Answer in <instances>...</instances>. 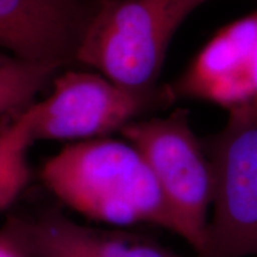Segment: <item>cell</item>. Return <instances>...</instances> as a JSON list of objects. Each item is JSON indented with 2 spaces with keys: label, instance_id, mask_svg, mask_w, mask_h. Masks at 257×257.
Here are the masks:
<instances>
[{
  "label": "cell",
  "instance_id": "obj_1",
  "mask_svg": "<svg viewBox=\"0 0 257 257\" xmlns=\"http://www.w3.org/2000/svg\"><path fill=\"white\" fill-rule=\"evenodd\" d=\"M41 181L91 220L117 227L152 224L181 237V227L150 166L127 141L67 144L42 166Z\"/></svg>",
  "mask_w": 257,
  "mask_h": 257
},
{
  "label": "cell",
  "instance_id": "obj_2",
  "mask_svg": "<svg viewBox=\"0 0 257 257\" xmlns=\"http://www.w3.org/2000/svg\"><path fill=\"white\" fill-rule=\"evenodd\" d=\"M206 0H106L85 28L75 55L124 87L152 92L170 40Z\"/></svg>",
  "mask_w": 257,
  "mask_h": 257
},
{
  "label": "cell",
  "instance_id": "obj_3",
  "mask_svg": "<svg viewBox=\"0 0 257 257\" xmlns=\"http://www.w3.org/2000/svg\"><path fill=\"white\" fill-rule=\"evenodd\" d=\"M202 146L213 176V216L194 257H257V112L229 115Z\"/></svg>",
  "mask_w": 257,
  "mask_h": 257
},
{
  "label": "cell",
  "instance_id": "obj_4",
  "mask_svg": "<svg viewBox=\"0 0 257 257\" xmlns=\"http://www.w3.org/2000/svg\"><path fill=\"white\" fill-rule=\"evenodd\" d=\"M150 166L181 227V237L199 252L208 226L213 176L202 142L195 137L188 112L137 119L120 131Z\"/></svg>",
  "mask_w": 257,
  "mask_h": 257
},
{
  "label": "cell",
  "instance_id": "obj_5",
  "mask_svg": "<svg viewBox=\"0 0 257 257\" xmlns=\"http://www.w3.org/2000/svg\"><path fill=\"white\" fill-rule=\"evenodd\" d=\"M169 102L152 92L124 87L100 73H63L44 100L30 105L34 141H87L107 137L154 105Z\"/></svg>",
  "mask_w": 257,
  "mask_h": 257
},
{
  "label": "cell",
  "instance_id": "obj_6",
  "mask_svg": "<svg viewBox=\"0 0 257 257\" xmlns=\"http://www.w3.org/2000/svg\"><path fill=\"white\" fill-rule=\"evenodd\" d=\"M170 92L220 106L229 115L257 112V10L218 30Z\"/></svg>",
  "mask_w": 257,
  "mask_h": 257
},
{
  "label": "cell",
  "instance_id": "obj_7",
  "mask_svg": "<svg viewBox=\"0 0 257 257\" xmlns=\"http://www.w3.org/2000/svg\"><path fill=\"white\" fill-rule=\"evenodd\" d=\"M6 223L31 257H184L149 237L86 226L55 210Z\"/></svg>",
  "mask_w": 257,
  "mask_h": 257
},
{
  "label": "cell",
  "instance_id": "obj_8",
  "mask_svg": "<svg viewBox=\"0 0 257 257\" xmlns=\"http://www.w3.org/2000/svg\"><path fill=\"white\" fill-rule=\"evenodd\" d=\"M72 28L64 0H0V47L15 56L59 64Z\"/></svg>",
  "mask_w": 257,
  "mask_h": 257
},
{
  "label": "cell",
  "instance_id": "obj_9",
  "mask_svg": "<svg viewBox=\"0 0 257 257\" xmlns=\"http://www.w3.org/2000/svg\"><path fill=\"white\" fill-rule=\"evenodd\" d=\"M34 142L30 106L0 119V212L14 204L30 182L28 152Z\"/></svg>",
  "mask_w": 257,
  "mask_h": 257
},
{
  "label": "cell",
  "instance_id": "obj_10",
  "mask_svg": "<svg viewBox=\"0 0 257 257\" xmlns=\"http://www.w3.org/2000/svg\"><path fill=\"white\" fill-rule=\"evenodd\" d=\"M56 66L0 54V119L34 104Z\"/></svg>",
  "mask_w": 257,
  "mask_h": 257
},
{
  "label": "cell",
  "instance_id": "obj_11",
  "mask_svg": "<svg viewBox=\"0 0 257 257\" xmlns=\"http://www.w3.org/2000/svg\"><path fill=\"white\" fill-rule=\"evenodd\" d=\"M0 257H31L8 223L0 229Z\"/></svg>",
  "mask_w": 257,
  "mask_h": 257
}]
</instances>
